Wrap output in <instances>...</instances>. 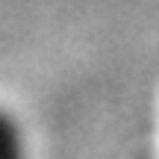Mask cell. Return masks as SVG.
Returning a JSON list of instances; mask_svg holds the SVG:
<instances>
[{
    "label": "cell",
    "mask_w": 159,
    "mask_h": 159,
    "mask_svg": "<svg viewBox=\"0 0 159 159\" xmlns=\"http://www.w3.org/2000/svg\"><path fill=\"white\" fill-rule=\"evenodd\" d=\"M0 159H21V142L9 118L0 115Z\"/></svg>",
    "instance_id": "1"
}]
</instances>
